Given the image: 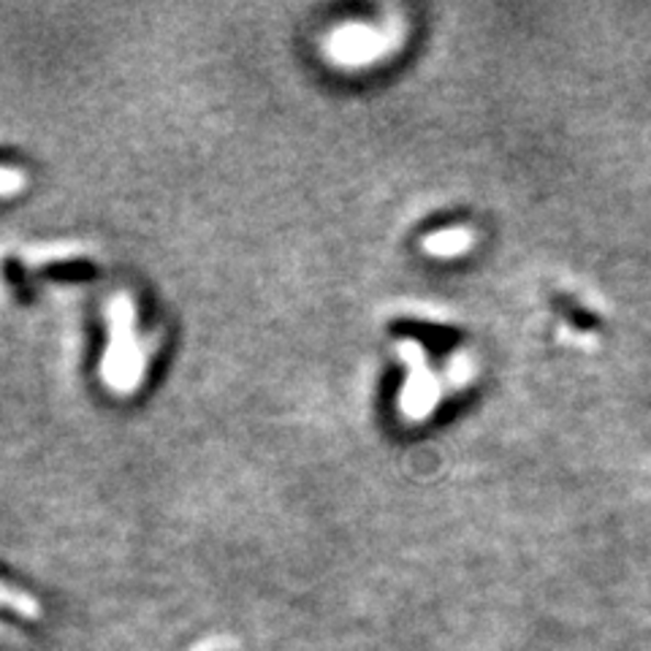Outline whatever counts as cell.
I'll use <instances>...</instances> for the list:
<instances>
[{
	"label": "cell",
	"instance_id": "1",
	"mask_svg": "<svg viewBox=\"0 0 651 651\" xmlns=\"http://www.w3.org/2000/svg\"><path fill=\"white\" fill-rule=\"evenodd\" d=\"M109 345L101 359V380L114 394L128 396L139 391L155 353L153 334L139 332V313L131 293L117 291L106 302Z\"/></svg>",
	"mask_w": 651,
	"mask_h": 651
},
{
	"label": "cell",
	"instance_id": "2",
	"mask_svg": "<svg viewBox=\"0 0 651 651\" xmlns=\"http://www.w3.org/2000/svg\"><path fill=\"white\" fill-rule=\"evenodd\" d=\"M402 38H405V25L402 20H385V25H370L364 20L345 22V25L334 27L324 42V55L337 68H370L374 63L385 60L400 49Z\"/></svg>",
	"mask_w": 651,
	"mask_h": 651
},
{
	"label": "cell",
	"instance_id": "3",
	"mask_svg": "<svg viewBox=\"0 0 651 651\" xmlns=\"http://www.w3.org/2000/svg\"><path fill=\"white\" fill-rule=\"evenodd\" d=\"M396 353H400V359L407 367L405 389L400 394L402 413L411 420H424L435 411L437 402H440V378L435 372H429L424 350L413 339H400Z\"/></svg>",
	"mask_w": 651,
	"mask_h": 651
},
{
	"label": "cell",
	"instance_id": "4",
	"mask_svg": "<svg viewBox=\"0 0 651 651\" xmlns=\"http://www.w3.org/2000/svg\"><path fill=\"white\" fill-rule=\"evenodd\" d=\"M470 247H472V232L470 228H462V226L442 228V232L426 234L424 242H420V250H424L426 256H435V258L464 256Z\"/></svg>",
	"mask_w": 651,
	"mask_h": 651
},
{
	"label": "cell",
	"instance_id": "5",
	"mask_svg": "<svg viewBox=\"0 0 651 651\" xmlns=\"http://www.w3.org/2000/svg\"><path fill=\"white\" fill-rule=\"evenodd\" d=\"M79 256H85L82 245H44L27 247L25 263L27 267H49V263H71Z\"/></svg>",
	"mask_w": 651,
	"mask_h": 651
},
{
	"label": "cell",
	"instance_id": "6",
	"mask_svg": "<svg viewBox=\"0 0 651 651\" xmlns=\"http://www.w3.org/2000/svg\"><path fill=\"white\" fill-rule=\"evenodd\" d=\"M27 177L25 171L20 169H5L0 166V199H9V195H16L20 190H25Z\"/></svg>",
	"mask_w": 651,
	"mask_h": 651
},
{
	"label": "cell",
	"instance_id": "7",
	"mask_svg": "<svg viewBox=\"0 0 651 651\" xmlns=\"http://www.w3.org/2000/svg\"><path fill=\"white\" fill-rule=\"evenodd\" d=\"M0 605H9V608L16 610V614H27V616L36 614V610H33V603L27 601L25 595H20V592H11L5 584H0Z\"/></svg>",
	"mask_w": 651,
	"mask_h": 651
}]
</instances>
